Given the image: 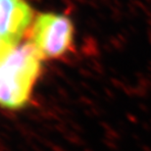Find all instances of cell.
<instances>
[{
	"mask_svg": "<svg viewBox=\"0 0 151 151\" xmlns=\"http://www.w3.org/2000/svg\"><path fill=\"white\" fill-rule=\"evenodd\" d=\"M32 17V9L26 0H0V38L17 46Z\"/></svg>",
	"mask_w": 151,
	"mask_h": 151,
	"instance_id": "obj_3",
	"label": "cell"
},
{
	"mask_svg": "<svg viewBox=\"0 0 151 151\" xmlns=\"http://www.w3.org/2000/svg\"><path fill=\"white\" fill-rule=\"evenodd\" d=\"M40 57L31 44L15 47L0 65V106L25 107L41 71Z\"/></svg>",
	"mask_w": 151,
	"mask_h": 151,
	"instance_id": "obj_1",
	"label": "cell"
},
{
	"mask_svg": "<svg viewBox=\"0 0 151 151\" xmlns=\"http://www.w3.org/2000/svg\"><path fill=\"white\" fill-rule=\"evenodd\" d=\"M29 40L41 59L60 58L73 46V23L60 14H40L31 29Z\"/></svg>",
	"mask_w": 151,
	"mask_h": 151,
	"instance_id": "obj_2",
	"label": "cell"
},
{
	"mask_svg": "<svg viewBox=\"0 0 151 151\" xmlns=\"http://www.w3.org/2000/svg\"><path fill=\"white\" fill-rule=\"evenodd\" d=\"M15 47L16 46H12V45H10L0 38V65L10 55V53L14 50Z\"/></svg>",
	"mask_w": 151,
	"mask_h": 151,
	"instance_id": "obj_4",
	"label": "cell"
}]
</instances>
